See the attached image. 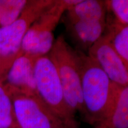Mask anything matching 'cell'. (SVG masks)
Masks as SVG:
<instances>
[{
    "mask_svg": "<svg viewBox=\"0 0 128 128\" xmlns=\"http://www.w3.org/2000/svg\"><path fill=\"white\" fill-rule=\"evenodd\" d=\"M74 54L81 78L82 116L97 128L108 116L117 85L87 54L76 49Z\"/></svg>",
    "mask_w": 128,
    "mask_h": 128,
    "instance_id": "obj_1",
    "label": "cell"
},
{
    "mask_svg": "<svg viewBox=\"0 0 128 128\" xmlns=\"http://www.w3.org/2000/svg\"><path fill=\"white\" fill-rule=\"evenodd\" d=\"M80 0H54L32 24L22 41L21 52L40 57L47 55L52 49L54 32L69 7Z\"/></svg>",
    "mask_w": 128,
    "mask_h": 128,
    "instance_id": "obj_2",
    "label": "cell"
},
{
    "mask_svg": "<svg viewBox=\"0 0 128 128\" xmlns=\"http://www.w3.org/2000/svg\"><path fill=\"white\" fill-rule=\"evenodd\" d=\"M48 55L56 68L69 109L73 114L79 112L82 116L81 78L74 50L60 36L55 40Z\"/></svg>",
    "mask_w": 128,
    "mask_h": 128,
    "instance_id": "obj_3",
    "label": "cell"
},
{
    "mask_svg": "<svg viewBox=\"0 0 128 128\" xmlns=\"http://www.w3.org/2000/svg\"><path fill=\"white\" fill-rule=\"evenodd\" d=\"M13 106L16 128H65L66 125L37 94L4 86Z\"/></svg>",
    "mask_w": 128,
    "mask_h": 128,
    "instance_id": "obj_4",
    "label": "cell"
},
{
    "mask_svg": "<svg viewBox=\"0 0 128 128\" xmlns=\"http://www.w3.org/2000/svg\"><path fill=\"white\" fill-rule=\"evenodd\" d=\"M34 76L38 95L66 125L76 122L69 109L56 68L49 55L37 59Z\"/></svg>",
    "mask_w": 128,
    "mask_h": 128,
    "instance_id": "obj_5",
    "label": "cell"
},
{
    "mask_svg": "<svg viewBox=\"0 0 128 128\" xmlns=\"http://www.w3.org/2000/svg\"><path fill=\"white\" fill-rule=\"evenodd\" d=\"M54 0H28L23 12L12 24L0 28V55L16 59L22 55L21 46L32 24Z\"/></svg>",
    "mask_w": 128,
    "mask_h": 128,
    "instance_id": "obj_6",
    "label": "cell"
},
{
    "mask_svg": "<svg viewBox=\"0 0 128 128\" xmlns=\"http://www.w3.org/2000/svg\"><path fill=\"white\" fill-rule=\"evenodd\" d=\"M87 55L114 84L128 85V68L104 35L90 49Z\"/></svg>",
    "mask_w": 128,
    "mask_h": 128,
    "instance_id": "obj_7",
    "label": "cell"
},
{
    "mask_svg": "<svg viewBox=\"0 0 128 128\" xmlns=\"http://www.w3.org/2000/svg\"><path fill=\"white\" fill-rule=\"evenodd\" d=\"M38 58L27 54L17 57L5 76L2 84L28 93L38 94L34 68Z\"/></svg>",
    "mask_w": 128,
    "mask_h": 128,
    "instance_id": "obj_8",
    "label": "cell"
},
{
    "mask_svg": "<svg viewBox=\"0 0 128 128\" xmlns=\"http://www.w3.org/2000/svg\"><path fill=\"white\" fill-rule=\"evenodd\" d=\"M64 23L69 36L77 46L76 50L86 54L104 34L106 22L70 20L64 17Z\"/></svg>",
    "mask_w": 128,
    "mask_h": 128,
    "instance_id": "obj_9",
    "label": "cell"
},
{
    "mask_svg": "<svg viewBox=\"0 0 128 128\" xmlns=\"http://www.w3.org/2000/svg\"><path fill=\"white\" fill-rule=\"evenodd\" d=\"M97 128H128V85H117L108 116Z\"/></svg>",
    "mask_w": 128,
    "mask_h": 128,
    "instance_id": "obj_10",
    "label": "cell"
},
{
    "mask_svg": "<svg viewBox=\"0 0 128 128\" xmlns=\"http://www.w3.org/2000/svg\"><path fill=\"white\" fill-rule=\"evenodd\" d=\"M108 12L106 1L80 0L66 10L64 17L74 20L106 22Z\"/></svg>",
    "mask_w": 128,
    "mask_h": 128,
    "instance_id": "obj_11",
    "label": "cell"
},
{
    "mask_svg": "<svg viewBox=\"0 0 128 128\" xmlns=\"http://www.w3.org/2000/svg\"><path fill=\"white\" fill-rule=\"evenodd\" d=\"M104 36L128 68V25L107 19Z\"/></svg>",
    "mask_w": 128,
    "mask_h": 128,
    "instance_id": "obj_12",
    "label": "cell"
},
{
    "mask_svg": "<svg viewBox=\"0 0 128 128\" xmlns=\"http://www.w3.org/2000/svg\"><path fill=\"white\" fill-rule=\"evenodd\" d=\"M28 1L0 0V28L12 24L18 17Z\"/></svg>",
    "mask_w": 128,
    "mask_h": 128,
    "instance_id": "obj_13",
    "label": "cell"
},
{
    "mask_svg": "<svg viewBox=\"0 0 128 128\" xmlns=\"http://www.w3.org/2000/svg\"><path fill=\"white\" fill-rule=\"evenodd\" d=\"M12 100L0 82V128H16Z\"/></svg>",
    "mask_w": 128,
    "mask_h": 128,
    "instance_id": "obj_14",
    "label": "cell"
},
{
    "mask_svg": "<svg viewBox=\"0 0 128 128\" xmlns=\"http://www.w3.org/2000/svg\"><path fill=\"white\" fill-rule=\"evenodd\" d=\"M106 4L108 12L114 15L115 20L128 25V0H107Z\"/></svg>",
    "mask_w": 128,
    "mask_h": 128,
    "instance_id": "obj_15",
    "label": "cell"
},
{
    "mask_svg": "<svg viewBox=\"0 0 128 128\" xmlns=\"http://www.w3.org/2000/svg\"><path fill=\"white\" fill-rule=\"evenodd\" d=\"M16 59L7 58L0 55V82H2L5 76Z\"/></svg>",
    "mask_w": 128,
    "mask_h": 128,
    "instance_id": "obj_16",
    "label": "cell"
},
{
    "mask_svg": "<svg viewBox=\"0 0 128 128\" xmlns=\"http://www.w3.org/2000/svg\"><path fill=\"white\" fill-rule=\"evenodd\" d=\"M66 128H78L76 122L72 124H70V125H66Z\"/></svg>",
    "mask_w": 128,
    "mask_h": 128,
    "instance_id": "obj_17",
    "label": "cell"
},
{
    "mask_svg": "<svg viewBox=\"0 0 128 128\" xmlns=\"http://www.w3.org/2000/svg\"></svg>",
    "mask_w": 128,
    "mask_h": 128,
    "instance_id": "obj_18",
    "label": "cell"
}]
</instances>
